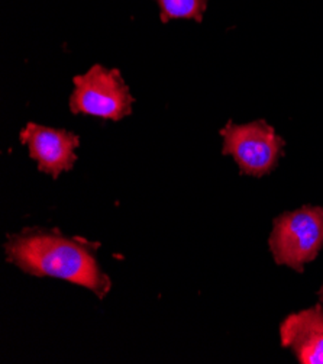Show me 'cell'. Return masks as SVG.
Returning a JSON list of instances; mask_svg holds the SVG:
<instances>
[{
	"mask_svg": "<svg viewBox=\"0 0 323 364\" xmlns=\"http://www.w3.org/2000/svg\"><path fill=\"white\" fill-rule=\"evenodd\" d=\"M99 242L82 237H67L58 230L23 228L8 235L4 245L6 260L37 277H55L83 286L103 299L112 280L96 259Z\"/></svg>",
	"mask_w": 323,
	"mask_h": 364,
	"instance_id": "cell-1",
	"label": "cell"
},
{
	"mask_svg": "<svg viewBox=\"0 0 323 364\" xmlns=\"http://www.w3.org/2000/svg\"><path fill=\"white\" fill-rule=\"evenodd\" d=\"M268 244L278 266L302 273L323 247V208L307 205L281 213L273 223Z\"/></svg>",
	"mask_w": 323,
	"mask_h": 364,
	"instance_id": "cell-2",
	"label": "cell"
},
{
	"mask_svg": "<svg viewBox=\"0 0 323 364\" xmlns=\"http://www.w3.org/2000/svg\"><path fill=\"white\" fill-rule=\"evenodd\" d=\"M75 90L70 96V111L102 119L121 121L132 114V97L119 70H107L94 64L86 75L73 79Z\"/></svg>",
	"mask_w": 323,
	"mask_h": 364,
	"instance_id": "cell-3",
	"label": "cell"
},
{
	"mask_svg": "<svg viewBox=\"0 0 323 364\" xmlns=\"http://www.w3.org/2000/svg\"><path fill=\"white\" fill-rule=\"evenodd\" d=\"M222 154L231 156L243 176L263 177L271 173L284 150V139L265 121L236 125L229 121L222 129Z\"/></svg>",
	"mask_w": 323,
	"mask_h": 364,
	"instance_id": "cell-4",
	"label": "cell"
},
{
	"mask_svg": "<svg viewBox=\"0 0 323 364\" xmlns=\"http://www.w3.org/2000/svg\"><path fill=\"white\" fill-rule=\"evenodd\" d=\"M19 139L28 145L29 157L38 163L40 171L58 178L62 171H70L77 161L76 149L80 136L67 129H55L29 122L21 132Z\"/></svg>",
	"mask_w": 323,
	"mask_h": 364,
	"instance_id": "cell-5",
	"label": "cell"
},
{
	"mask_svg": "<svg viewBox=\"0 0 323 364\" xmlns=\"http://www.w3.org/2000/svg\"><path fill=\"white\" fill-rule=\"evenodd\" d=\"M281 346L289 348L302 364H323V308H313L287 316L280 325Z\"/></svg>",
	"mask_w": 323,
	"mask_h": 364,
	"instance_id": "cell-6",
	"label": "cell"
},
{
	"mask_svg": "<svg viewBox=\"0 0 323 364\" xmlns=\"http://www.w3.org/2000/svg\"><path fill=\"white\" fill-rule=\"evenodd\" d=\"M155 2L163 23L173 19H192L200 23L207 9V0H155Z\"/></svg>",
	"mask_w": 323,
	"mask_h": 364,
	"instance_id": "cell-7",
	"label": "cell"
},
{
	"mask_svg": "<svg viewBox=\"0 0 323 364\" xmlns=\"http://www.w3.org/2000/svg\"><path fill=\"white\" fill-rule=\"evenodd\" d=\"M319 296H320V301H322V304H323V284H322V287H320V292H319Z\"/></svg>",
	"mask_w": 323,
	"mask_h": 364,
	"instance_id": "cell-8",
	"label": "cell"
}]
</instances>
